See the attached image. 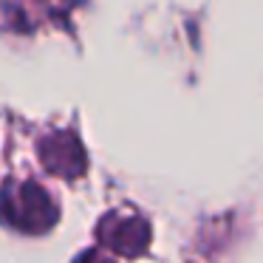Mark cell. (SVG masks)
<instances>
[{"instance_id": "1", "label": "cell", "mask_w": 263, "mask_h": 263, "mask_svg": "<svg viewBox=\"0 0 263 263\" xmlns=\"http://www.w3.org/2000/svg\"><path fill=\"white\" fill-rule=\"evenodd\" d=\"M60 210L37 181H9L0 190V221L23 235H43L57 223Z\"/></svg>"}, {"instance_id": "2", "label": "cell", "mask_w": 263, "mask_h": 263, "mask_svg": "<svg viewBox=\"0 0 263 263\" xmlns=\"http://www.w3.org/2000/svg\"><path fill=\"white\" fill-rule=\"evenodd\" d=\"M97 238L108 252L122 257H139L147 252L150 246V223L144 218L133 215V212L116 210L99 221Z\"/></svg>"}, {"instance_id": "3", "label": "cell", "mask_w": 263, "mask_h": 263, "mask_svg": "<svg viewBox=\"0 0 263 263\" xmlns=\"http://www.w3.org/2000/svg\"><path fill=\"white\" fill-rule=\"evenodd\" d=\"M40 161L51 176L60 178H80L88 167V156L82 142L71 130H57L40 142Z\"/></svg>"}, {"instance_id": "4", "label": "cell", "mask_w": 263, "mask_h": 263, "mask_svg": "<svg viewBox=\"0 0 263 263\" xmlns=\"http://www.w3.org/2000/svg\"><path fill=\"white\" fill-rule=\"evenodd\" d=\"M68 9V0H12L14 20L20 26H40Z\"/></svg>"}, {"instance_id": "5", "label": "cell", "mask_w": 263, "mask_h": 263, "mask_svg": "<svg viewBox=\"0 0 263 263\" xmlns=\"http://www.w3.org/2000/svg\"><path fill=\"white\" fill-rule=\"evenodd\" d=\"M74 263H114V257L105 255L102 249H88V252H82Z\"/></svg>"}]
</instances>
